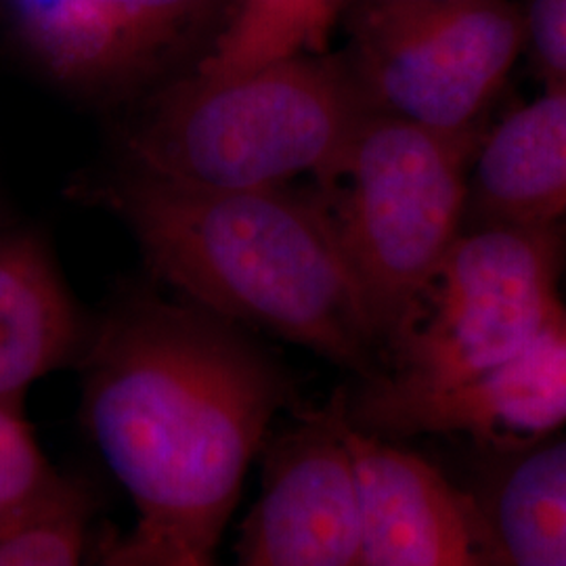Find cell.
I'll list each match as a JSON object with an SVG mask.
<instances>
[{
  "instance_id": "cell-5",
  "label": "cell",
  "mask_w": 566,
  "mask_h": 566,
  "mask_svg": "<svg viewBox=\"0 0 566 566\" xmlns=\"http://www.w3.org/2000/svg\"><path fill=\"white\" fill-rule=\"evenodd\" d=\"M479 142V133L446 135L369 109L327 179L340 181L325 206L385 359L464 233Z\"/></svg>"
},
{
  "instance_id": "cell-8",
  "label": "cell",
  "mask_w": 566,
  "mask_h": 566,
  "mask_svg": "<svg viewBox=\"0 0 566 566\" xmlns=\"http://www.w3.org/2000/svg\"><path fill=\"white\" fill-rule=\"evenodd\" d=\"M25 53L55 81L112 95L149 81L221 23L227 0H0ZM224 15V13H223Z\"/></svg>"
},
{
  "instance_id": "cell-12",
  "label": "cell",
  "mask_w": 566,
  "mask_h": 566,
  "mask_svg": "<svg viewBox=\"0 0 566 566\" xmlns=\"http://www.w3.org/2000/svg\"><path fill=\"white\" fill-rule=\"evenodd\" d=\"M88 332L46 245L0 233V401L23 403L39 380L81 361Z\"/></svg>"
},
{
  "instance_id": "cell-18",
  "label": "cell",
  "mask_w": 566,
  "mask_h": 566,
  "mask_svg": "<svg viewBox=\"0 0 566 566\" xmlns=\"http://www.w3.org/2000/svg\"><path fill=\"white\" fill-rule=\"evenodd\" d=\"M99 566H214V560L187 554L133 528L107 547Z\"/></svg>"
},
{
  "instance_id": "cell-2",
  "label": "cell",
  "mask_w": 566,
  "mask_h": 566,
  "mask_svg": "<svg viewBox=\"0 0 566 566\" xmlns=\"http://www.w3.org/2000/svg\"><path fill=\"white\" fill-rule=\"evenodd\" d=\"M185 303L374 376L385 361L327 206L122 172L97 189Z\"/></svg>"
},
{
  "instance_id": "cell-7",
  "label": "cell",
  "mask_w": 566,
  "mask_h": 566,
  "mask_svg": "<svg viewBox=\"0 0 566 566\" xmlns=\"http://www.w3.org/2000/svg\"><path fill=\"white\" fill-rule=\"evenodd\" d=\"M344 420L338 395L271 437L235 566H361L359 491Z\"/></svg>"
},
{
  "instance_id": "cell-16",
  "label": "cell",
  "mask_w": 566,
  "mask_h": 566,
  "mask_svg": "<svg viewBox=\"0 0 566 566\" xmlns=\"http://www.w3.org/2000/svg\"><path fill=\"white\" fill-rule=\"evenodd\" d=\"M63 481L34 434L25 405L0 401V525L41 506Z\"/></svg>"
},
{
  "instance_id": "cell-19",
  "label": "cell",
  "mask_w": 566,
  "mask_h": 566,
  "mask_svg": "<svg viewBox=\"0 0 566 566\" xmlns=\"http://www.w3.org/2000/svg\"><path fill=\"white\" fill-rule=\"evenodd\" d=\"M458 0H357V7H434Z\"/></svg>"
},
{
  "instance_id": "cell-17",
  "label": "cell",
  "mask_w": 566,
  "mask_h": 566,
  "mask_svg": "<svg viewBox=\"0 0 566 566\" xmlns=\"http://www.w3.org/2000/svg\"><path fill=\"white\" fill-rule=\"evenodd\" d=\"M525 49L546 91H566V0H526Z\"/></svg>"
},
{
  "instance_id": "cell-15",
  "label": "cell",
  "mask_w": 566,
  "mask_h": 566,
  "mask_svg": "<svg viewBox=\"0 0 566 566\" xmlns=\"http://www.w3.org/2000/svg\"><path fill=\"white\" fill-rule=\"evenodd\" d=\"M93 506L86 485L65 476L41 506L0 525V566H84Z\"/></svg>"
},
{
  "instance_id": "cell-3",
  "label": "cell",
  "mask_w": 566,
  "mask_h": 566,
  "mask_svg": "<svg viewBox=\"0 0 566 566\" xmlns=\"http://www.w3.org/2000/svg\"><path fill=\"white\" fill-rule=\"evenodd\" d=\"M369 109L348 61L325 55L193 72L130 128L128 170L223 191L283 187L306 172L329 179Z\"/></svg>"
},
{
  "instance_id": "cell-1",
  "label": "cell",
  "mask_w": 566,
  "mask_h": 566,
  "mask_svg": "<svg viewBox=\"0 0 566 566\" xmlns=\"http://www.w3.org/2000/svg\"><path fill=\"white\" fill-rule=\"evenodd\" d=\"M81 420L135 531L214 560L250 465L294 386L248 329L193 304L133 301L88 332Z\"/></svg>"
},
{
  "instance_id": "cell-13",
  "label": "cell",
  "mask_w": 566,
  "mask_h": 566,
  "mask_svg": "<svg viewBox=\"0 0 566 566\" xmlns=\"http://www.w3.org/2000/svg\"><path fill=\"white\" fill-rule=\"evenodd\" d=\"M468 491L491 566H566V428L535 446L486 453Z\"/></svg>"
},
{
  "instance_id": "cell-9",
  "label": "cell",
  "mask_w": 566,
  "mask_h": 566,
  "mask_svg": "<svg viewBox=\"0 0 566 566\" xmlns=\"http://www.w3.org/2000/svg\"><path fill=\"white\" fill-rule=\"evenodd\" d=\"M344 401V397H343ZM361 566H491L470 493L395 439L350 422Z\"/></svg>"
},
{
  "instance_id": "cell-10",
  "label": "cell",
  "mask_w": 566,
  "mask_h": 566,
  "mask_svg": "<svg viewBox=\"0 0 566 566\" xmlns=\"http://www.w3.org/2000/svg\"><path fill=\"white\" fill-rule=\"evenodd\" d=\"M566 428V313L518 353L407 405L369 430L386 439L462 437L486 453L516 451Z\"/></svg>"
},
{
  "instance_id": "cell-14",
  "label": "cell",
  "mask_w": 566,
  "mask_h": 566,
  "mask_svg": "<svg viewBox=\"0 0 566 566\" xmlns=\"http://www.w3.org/2000/svg\"><path fill=\"white\" fill-rule=\"evenodd\" d=\"M357 0H229L196 74L227 76L273 61L324 55L334 25Z\"/></svg>"
},
{
  "instance_id": "cell-6",
  "label": "cell",
  "mask_w": 566,
  "mask_h": 566,
  "mask_svg": "<svg viewBox=\"0 0 566 566\" xmlns=\"http://www.w3.org/2000/svg\"><path fill=\"white\" fill-rule=\"evenodd\" d=\"M523 51V13L512 0L357 7L348 67L371 109L472 135Z\"/></svg>"
},
{
  "instance_id": "cell-11",
  "label": "cell",
  "mask_w": 566,
  "mask_h": 566,
  "mask_svg": "<svg viewBox=\"0 0 566 566\" xmlns=\"http://www.w3.org/2000/svg\"><path fill=\"white\" fill-rule=\"evenodd\" d=\"M468 206L481 223L565 227L566 91H546L481 139Z\"/></svg>"
},
{
  "instance_id": "cell-4",
  "label": "cell",
  "mask_w": 566,
  "mask_h": 566,
  "mask_svg": "<svg viewBox=\"0 0 566 566\" xmlns=\"http://www.w3.org/2000/svg\"><path fill=\"white\" fill-rule=\"evenodd\" d=\"M563 227L481 223L451 245L424 304L380 369L344 397L376 430L407 405L497 365L566 313Z\"/></svg>"
}]
</instances>
